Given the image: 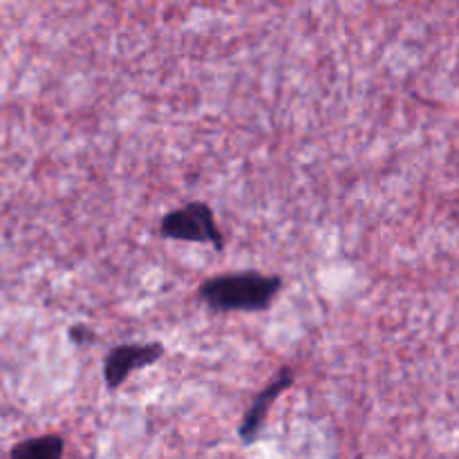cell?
Wrapping results in <instances>:
<instances>
[{
	"mask_svg": "<svg viewBox=\"0 0 459 459\" xmlns=\"http://www.w3.org/2000/svg\"><path fill=\"white\" fill-rule=\"evenodd\" d=\"M67 336L74 345H92L97 343V334H94L92 327H88L85 323H74V325L67 330Z\"/></svg>",
	"mask_w": 459,
	"mask_h": 459,
	"instance_id": "6",
	"label": "cell"
},
{
	"mask_svg": "<svg viewBox=\"0 0 459 459\" xmlns=\"http://www.w3.org/2000/svg\"><path fill=\"white\" fill-rule=\"evenodd\" d=\"M63 453H65V439L56 433H48L13 444L9 459H63Z\"/></svg>",
	"mask_w": 459,
	"mask_h": 459,
	"instance_id": "5",
	"label": "cell"
},
{
	"mask_svg": "<svg viewBox=\"0 0 459 459\" xmlns=\"http://www.w3.org/2000/svg\"><path fill=\"white\" fill-rule=\"evenodd\" d=\"M160 236L166 240L211 245L215 251H224L227 247L213 209L206 202H188L182 209L169 211L160 222Z\"/></svg>",
	"mask_w": 459,
	"mask_h": 459,
	"instance_id": "2",
	"label": "cell"
},
{
	"mask_svg": "<svg viewBox=\"0 0 459 459\" xmlns=\"http://www.w3.org/2000/svg\"><path fill=\"white\" fill-rule=\"evenodd\" d=\"M294 381H296L294 368L282 366L281 370L276 372V377H273V379L269 381L263 390H260L258 397L251 402V406L247 408L245 417H242L240 429H238L240 442L245 444V446H249V444H254L255 439H258V435L263 433L264 421H267L269 411H272L273 403L281 399V394H285L287 390L294 385Z\"/></svg>",
	"mask_w": 459,
	"mask_h": 459,
	"instance_id": "4",
	"label": "cell"
},
{
	"mask_svg": "<svg viewBox=\"0 0 459 459\" xmlns=\"http://www.w3.org/2000/svg\"><path fill=\"white\" fill-rule=\"evenodd\" d=\"M166 354V348L161 341H151V343H121L112 348L106 354L103 361V381L110 393L119 390L130 375L137 370H146V368L155 366L161 361Z\"/></svg>",
	"mask_w": 459,
	"mask_h": 459,
	"instance_id": "3",
	"label": "cell"
},
{
	"mask_svg": "<svg viewBox=\"0 0 459 459\" xmlns=\"http://www.w3.org/2000/svg\"><path fill=\"white\" fill-rule=\"evenodd\" d=\"M282 290V278L276 273H260L254 269L236 273H220L206 278L197 296L213 312H264L272 307Z\"/></svg>",
	"mask_w": 459,
	"mask_h": 459,
	"instance_id": "1",
	"label": "cell"
}]
</instances>
